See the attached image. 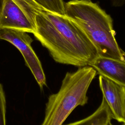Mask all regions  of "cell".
I'll return each instance as SVG.
<instances>
[{"label": "cell", "instance_id": "obj_1", "mask_svg": "<svg viewBox=\"0 0 125 125\" xmlns=\"http://www.w3.org/2000/svg\"><path fill=\"white\" fill-rule=\"evenodd\" d=\"M35 38L58 63L83 67L98 56L84 31L65 15L40 12L35 16Z\"/></svg>", "mask_w": 125, "mask_h": 125}, {"label": "cell", "instance_id": "obj_2", "mask_svg": "<svg viewBox=\"0 0 125 125\" xmlns=\"http://www.w3.org/2000/svg\"><path fill=\"white\" fill-rule=\"evenodd\" d=\"M64 15L84 31L98 56L125 62V53L115 38L112 19L98 4L91 0H71L64 3Z\"/></svg>", "mask_w": 125, "mask_h": 125}, {"label": "cell", "instance_id": "obj_3", "mask_svg": "<svg viewBox=\"0 0 125 125\" xmlns=\"http://www.w3.org/2000/svg\"><path fill=\"white\" fill-rule=\"evenodd\" d=\"M97 74L96 70L89 65L66 72L59 91L48 98L41 125H62L77 106L86 104L88 90Z\"/></svg>", "mask_w": 125, "mask_h": 125}, {"label": "cell", "instance_id": "obj_4", "mask_svg": "<svg viewBox=\"0 0 125 125\" xmlns=\"http://www.w3.org/2000/svg\"><path fill=\"white\" fill-rule=\"evenodd\" d=\"M0 40L8 42L20 51L40 88L42 89L46 86L43 67L31 46L33 40L27 33L15 29L0 28Z\"/></svg>", "mask_w": 125, "mask_h": 125}, {"label": "cell", "instance_id": "obj_5", "mask_svg": "<svg viewBox=\"0 0 125 125\" xmlns=\"http://www.w3.org/2000/svg\"><path fill=\"white\" fill-rule=\"evenodd\" d=\"M100 89L111 112L112 119L125 123V85L99 76Z\"/></svg>", "mask_w": 125, "mask_h": 125}, {"label": "cell", "instance_id": "obj_6", "mask_svg": "<svg viewBox=\"0 0 125 125\" xmlns=\"http://www.w3.org/2000/svg\"><path fill=\"white\" fill-rule=\"evenodd\" d=\"M0 28H10L33 33L35 25L12 0H4L0 15Z\"/></svg>", "mask_w": 125, "mask_h": 125}, {"label": "cell", "instance_id": "obj_7", "mask_svg": "<svg viewBox=\"0 0 125 125\" xmlns=\"http://www.w3.org/2000/svg\"><path fill=\"white\" fill-rule=\"evenodd\" d=\"M89 66L100 76L125 85V62L98 56Z\"/></svg>", "mask_w": 125, "mask_h": 125}, {"label": "cell", "instance_id": "obj_8", "mask_svg": "<svg viewBox=\"0 0 125 125\" xmlns=\"http://www.w3.org/2000/svg\"><path fill=\"white\" fill-rule=\"evenodd\" d=\"M111 119L110 111L103 97L100 105L92 114L84 119L65 125H108Z\"/></svg>", "mask_w": 125, "mask_h": 125}, {"label": "cell", "instance_id": "obj_9", "mask_svg": "<svg viewBox=\"0 0 125 125\" xmlns=\"http://www.w3.org/2000/svg\"><path fill=\"white\" fill-rule=\"evenodd\" d=\"M12 0L20 7L34 25L36 15L40 12L45 11L43 8L36 3L33 0Z\"/></svg>", "mask_w": 125, "mask_h": 125}, {"label": "cell", "instance_id": "obj_10", "mask_svg": "<svg viewBox=\"0 0 125 125\" xmlns=\"http://www.w3.org/2000/svg\"><path fill=\"white\" fill-rule=\"evenodd\" d=\"M45 11L64 15V3L63 0H33Z\"/></svg>", "mask_w": 125, "mask_h": 125}, {"label": "cell", "instance_id": "obj_11", "mask_svg": "<svg viewBox=\"0 0 125 125\" xmlns=\"http://www.w3.org/2000/svg\"><path fill=\"white\" fill-rule=\"evenodd\" d=\"M6 102L3 85L0 83V125H6Z\"/></svg>", "mask_w": 125, "mask_h": 125}, {"label": "cell", "instance_id": "obj_12", "mask_svg": "<svg viewBox=\"0 0 125 125\" xmlns=\"http://www.w3.org/2000/svg\"><path fill=\"white\" fill-rule=\"evenodd\" d=\"M4 0H0V15L2 8H3V6L4 4Z\"/></svg>", "mask_w": 125, "mask_h": 125}, {"label": "cell", "instance_id": "obj_13", "mask_svg": "<svg viewBox=\"0 0 125 125\" xmlns=\"http://www.w3.org/2000/svg\"><path fill=\"white\" fill-rule=\"evenodd\" d=\"M125 123H122V125H125ZM108 125H112L111 123H110Z\"/></svg>", "mask_w": 125, "mask_h": 125}]
</instances>
